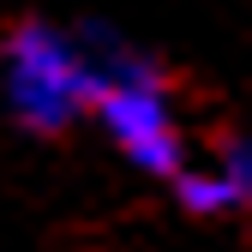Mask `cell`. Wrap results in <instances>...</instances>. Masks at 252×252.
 <instances>
[{
  "label": "cell",
  "mask_w": 252,
  "mask_h": 252,
  "mask_svg": "<svg viewBox=\"0 0 252 252\" xmlns=\"http://www.w3.org/2000/svg\"><path fill=\"white\" fill-rule=\"evenodd\" d=\"M180 186V204L192 216H228V210H246V192L228 186L222 174H174Z\"/></svg>",
  "instance_id": "3"
},
{
  "label": "cell",
  "mask_w": 252,
  "mask_h": 252,
  "mask_svg": "<svg viewBox=\"0 0 252 252\" xmlns=\"http://www.w3.org/2000/svg\"><path fill=\"white\" fill-rule=\"evenodd\" d=\"M0 72H6V108L24 132L66 138L72 120L90 114L96 66L60 36L48 18H12L0 36Z\"/></svg>",
  "instance_id": "1"
},
{
  "label": "cell",
  "mask_w": 252,
  "mask_h": 252,
  "mask_svg": "<svg viewBox=\"0 0 252 252\" xmlns=\"http://www.w3.org/2000/svg\"><path fill=\"white\" fill-rule=\"evenodd\" d=\"M168 72L144 54H114L108 66H96V90H90V108L102 114L108 138L132 156L150 174H186V132L168 108Z\"/></svg>",
  "instance_id": "2"
}]
</instances>
